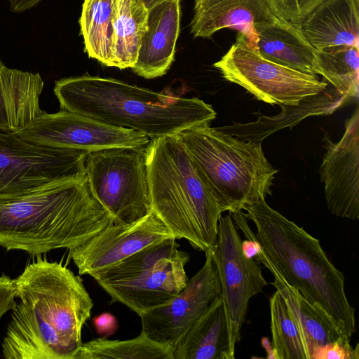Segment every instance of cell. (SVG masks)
Segmentation results:
<instances>
[{
  "mask_svg": "<svg viewBox=\"0 0 359 359\" xmlns=\"http://www.w3.org/2000/svg\"><path fill=\"white\" fill-rule=\"evenodd\" d=\"M235 347L219 294L181 337L172 353L174 359H234Z\"/></svg>",
  "mask_w": 359,
  "mask_h": 359,
  "instance_id": "obj_19",
  "label": "cell"
},
{
  "mask_svg": "<svg viewBox=\"0 0 359 359\" xmlns=\"http://www.w3.org/2000/svg\"><path fill=\"white\" fill-rule=\"evenodd\" d=\"M269 302L273 358L311 359L302 334L278 290Z\"/></svg>",
  "mask_w": 359,
  "mask_h": 359,
  "instance_id": "obj_28",
  "label": "cell"
},
{
  "mask_svg": "<svg viewBox=\"0 0 359 359\" xmlns=\"http://www.w3.org/2000/svg\"><path fill=\"white\" fill-rule=\"evenodd\" d=\"M227 81L238 84L257 100L271 104L297 105L304 98L326 89L328 83L317 75L304 73L260 55L245 35L236 40L213 64Z\"/></svg>",
  "mask_w": 359,
  "mask_h": 359,
  "instance_id": "obj_9",
  "label": "cell"
},
{
  "mask_svg": "<svg viewBox=\"0 0 359 359\" xmlns=\"http://www.w3.org/2000/svg\"><path fill=\"white\" fill-rule=\"evenodd\" d=\"M15 304V286L14 280L3 274L0 276V320Z\"/></svg>",
  "mask_w": 359,
  "mask_h": 359,
  "instance_id": "obj_31",
  "label": "cell"
},
{
  "mask_svg": "<svg viewBox=\"0 0 359 359\" xmlns=\"http://www.w3.org/2000/svg\"><path fill=\"white\" fill-rule=\"evenodd\" d=\"M43 88L39 74L8 68L0 60V131L17 133L41 115Z\"/></svg>",
  "mask_w": 359,
  "mask_h": 359,
  "instance_id": "obj_18",
  "label": "cell"
},
{
  "mask_svg": "<svg viewBox=\"0 0 359 359\" xmlns=\"http://www.w3.org/2000/svg\"><path fill=\"white\" fill-rule=\"evenodd\" d=\"M144 148L112 147L87 154L90 189L114 224L132 223L152 211Z\"/></svg>",
  "mask_w": 359,
  "mask_h": 359,
  "instance_id": "obj_8",
  "label": "cell"
},
{
  "mask_svg": "<svg viewBox=\"0 0 359 359\" xmlns=\"http://www.w3.org/2000/svg\"><path fill=\"white\" fill-rule=\"evenodd\" d=\"M279 18L267 0H194L191 33L195 38H210L220 29H233L255 48L256 28Z\"/></svg>",
  "mask_w": 359,
  "mask_h": 359,
  "instance_id": "obj_16",
  "label": "cell"
},
{
  "mask_svg": "<svg viewBox=\"0 0 359 359\" xmlns=\"http://www.w3.org/2000/svg\"><path fill=\"white\" fill-rule=\"evenodd\" d=\"M134 1H136V2H140V3L143 4L144 5V6L148 10H149L150 8L154 7V6L158 4L161 3V2H163L165 1H168V0H134Z\"/></svg>",
  "mask_w": 359,
  "mask_h": 359,
  "instance_id": "obj_34",
  "label": "cell"
},
{
  "mask_svg": "<svg viewBox=\"0 0 359 359\" xmlns=\"http://www.w3.org/2000/svg\"><path fill=\"white\" fill-rule=\"evenodd\" d=\"M93 323L97 334L104 337L113 334L118 328V321L110 313H103L93 319Z\"/></svg>",
  "mask_w": 359,
  "mask_h": 359,
  "instance_id": "obj_32",
  "label": "cell"
},
{
  "mask_svg": "<svg viewBox=\"0 0 359 359\" xmlns=\"http://www.w3.org/2000/svg\"><path fill=\"white\" fill-rule=\"evenodd\" d=\"M174 238L150 245L90 276L109 295L138 316L174 298L187 285L189 255Z\"/></svg>",
  "mask_w": 359,
  "mask_h": 359,
  "instance_id": "obj_7",
  "label": "cell"
},
{
  "mask_svg": "<svg viewBox=\"0 0 359 359\" xmlns=\"http://www.w3.org/2000/svg\"><path fill=\"white\" fill-rule=\"evenodd\" d=\"M243 210L256 227L260 245L257 260L275 271L351 339L355 331V309L345 292L343 273L330 260L319 240L271 208L265 199Z\"/></svg>",
  "mask_w": 359,
  "mask_h": 359,
  "instance_id": "obj_4",
  "label": "cell"
},
{
  "mask_svg": "<svg viewBox=\"0 0 359 359\" xmlns=\"http://www.w3.org/2000/svg\"><path fill=\"white\" fill-rule=\"evenodd\" d=\"M255 48L264 58L304 73L317 75V50L301 24L279 18L256 28Z\"/></svg>",
  "mask_w": 359,
  "mask_h": 359,
  "instance_id": "obj_20",
  "label": "cell"
},
{
  "mask_svg": "<svg viewBox=\"0 0 359 359\" xmlns=\"http://www.w3.org/2000/svg\"><path fill=\"white\" fill-rule=\"evenodd\" d=\"M11 11L20 13L36 6L42 0H8Z\"/></svg>",
  "mask_w": 359,
  "mask_h": 359,
  "instance_id": "obj_33",
  "label": "cell"
},
{
  "mask_svg": "<svg viewBox=\"0 0 359 359\" xmlns=\"http://www.w3.org/2000/svg\"><path fill=\"white\" fill-rule=\"evenodd\" d=\"M337 142H330L320 168L329 210L353 220L359 217V109L345 122Z\"/></svg>",
  "mask_w": 359,
  "mask_h": 359,
  "instance_id": "obj_15",
  "label": "cell"
},
{
  "mask_svg": "<svg viewBox=\"0 0 359 359\" xmlns=\"http://www.w3.org/2000/svg\"><path fill=\"white\" fill-rule=\"evenodd\" d=\"M74 359H174L172 350L140 332L135 338L112 340L104 337L82 343Z\"/></svg>",
  "mask_w": 359,
  "mask_h": 359,
  "instance_id": "obj_26",
  "label": "cell"
},
{
  "mask_svg": "<svg viewBox=\"0 0 359 359\" xmlns=\"http://www.w3.org/2000/svg\"><path fill=\"white\" fill-rule=\"evenodd\" d=\"M15 133L37 145L87 152L112 147L144 148L151 141L149 137L134 130L62 109L53 114L44 111Z\"/></svg>",
  "mask_w": 359,
  "mask_h": 359,
  "instance_id": "obj_12",
  "label": "cell"
},
{
  "mask_svg": "<svg viewBox=\"0 0 359 359\" xmlns=\"http://www.w3.org/2000/svg\"><path fill=\"white\" fill-rule=\"evenodd\" d=\"M114 223L97 201L86 176L45 185L15 196H0V246L40 255L71 249Z\"/></svg>",
  "mask_w": 359,
  "mask_h": 359,
  "instance_id": "obj_2",
  "label": "cell"
},
{
  "mask_svg": "<svg viewBox=\"0 0 359 359\" xmlns=\"http://www.w3.org/2000/svg\"><path fill=\"white\" fill-rule=\"evenodd\" d=\"M15 304L1 344L6 359H74L93 303L82 280L39 259L14 280Z\"/></svg>",
  "mask_w": 359,
  "mask_h": 359,
  "instance_id": "obj_1",
  "label": "cell"
},
{
  "mask_svg": "<svg viewBox=\"0 0 359 359\" xmlns=\"http://www.w3.org/2000/svg\"><path fill=\"white\" fill-rule=\"evenodd\" d=\"M113 11V0H84L79 20L85 52L108 67H115Z\"/></svg>",
  "mask_w": 359,
  "mask_h": 359,
  "instance_id": "obj_25",
  "label": "cell"
},
{
  "mask_svg": "<svg viewBox=\"0 0 359 359\" xmlns=\"http://www.w3.org/2000/svg\"><path fill=\"white\" fill-rule=\"evenodd\" d=\"M273 11L280 18L301 24L325 0H267Z\"/></svg>",
  "mask_w": 359,
  "mask_h": 359,
  "instance_id": "obj_29",
  "label": "cell"
},
{
  "mask_svg": "<svg viewBox=\"0 0 359 359\" xmlns=\"http://www.w3.org/2000/svg\"><path fill=\"white\" fill-rule=\"evenodd\" d=\"M113 6L115 67L132 68L147 29L149 10L134 0H113Z\"/></svg>",
  "mask_w": 359,
  "mask_h": 359,
  "instance_id": "obj_24",
  "label": "cell"
},
{
  "mask_svg": "<svg viewBox=\"0 0 359 359\" xmlns=\"http://www.w3.org/2000/svg\"><path fill=\"white\" fill-rule=\"evenodd\" d=\"M172 238L168 228L152 210L132 223L109 224L87 242L69 249V256L80 275L90 276L150 245Z\"/></svg>",
  "mask_w": 359,
  "mask_h": 359,
  "instance_id": "obj_14",
  "label": "cell"
},
{
  "mask_svg": "<svg viewBox=\"0 0 359 359\" xmlns=\"http://www.w3.org/2000/svg\"><path fill=\"white\" fill-rule=\"evenodd\" d=\"M301 25L316 50L341 46L359 48V0H325Z\"/></svg>",
  "mask_w": 359,
  "mask_h": 359,
  "instance_id": "obj_21",
  "label": "cell"
},
{
  "mask_svg": "<svg viewBox=\"0 0 359 359\" xmlns=\"http://www.w3.org/2000/svg\"><path fill=\"white\" fill-rule=\"evenodd\" d=\"M347 99L339 94L332 86L317 95L304 98L297 105H280L281 114L274 116H260L256 121L234 123L218 128L220 130L243 140L261 142L273 133L290 127L288 116L295 125L311 116L327 115L341 107Z\"/></svg>",
  "mask_w": 359,
  "mask_h": 359,
  "instance_id": "obj_22",
  "label": "cell"
},
{
  "mask_svg": "<svg viewBox=\"0 0 359 359\" xmlns=\"http://www.w3.org/2000/svg\"><path fill=\"white\" fill-rule=\"evenodd\" d=\"M269 271L274 277L272 284L283 298L309 349L311 359H313L320 348L343 334L323 311L306 301L275 271Z\"/></svg>",
  "mask_w": 359,
  "mask_h": 359,
  "instance_id": "obj_23",
  "label": "cell"
},
{
  "mask_svg": "<svg viewBox=\"0 0 359 359\" xmlns=\"http://www.w3.org/2000/svg\"><path fill=\"white\" fill-rule=\"evenodd\" d=\"M241 243L230 212L222 216L217 241L210 252L218 272L220 295L234 345L241 341V327L250 298L262 292L268 284L257 263L243 253Z\"/></svg>",
  "mask_w": 359,
  "mask_h": 359,
  "instance_id": "obj_11",
  "label": "cell"
},
{
  "mask_svg": "<svg viewBox=\"0 0 359 359\" xmlns=\"http://www.w3.org/2000/svg\"><path fill=\"white\" fill-rule=\"evenodd\" d=\"M180 1H165L149 10L147 29L131 68L140 76L148 79L162 76L174 61L180 33Z\"/></svg>",
  "mask_w": 359,
  "mask_h": 359,
  "instance_id": "obj_17",
  "label": "cell"
},
{
  "mask_svg": "<svg viewBox=\"0 0 359 359\" xmlns=\"http://www.w3.org/2000/svg\"><path fill=\"white\" fill-rule=\"evenodd\" d=\"M88 152L37 145L0 131V196L35 191L55 182L83 178Z\"/></svg>",
  "mask_w": 359,
  "mask_h": 359,
  "instance_id": "obj_10",
  "label": "cell"
},
{
  "mask_svg": "<svg viewBox=\"0 0 359 359\" xmlns=\"http://www.w3.org/2000/svg\"><path fill=\"white\" fill-rule=\"evenodd\" d=\"M349 341L348 337L341 335L334 341L320 348L313 359H358V344L353 348Z\"/></svg>",
  "mask_w": 359,
  "mask_h": 359,
  "instance_id": "obj_30",
  "label": "cell"
},
{
  "mask_svg": "<svg viewBox=\"0 0 359 359\" xmlns=\"http://www.w3.org/2000/svg\"><path fill=\"white\" fill-rule=\"evenodd\" d=\"M152 210L175 239L212 252L222 212L177 135L151 140L144 149Z\"/></svg>",
  "mask_w": 359,
  "mask_h": 359,
  "instance_id": "obj_5",
  "label": "cell"
},
{
  "mask_svg": "<svg viewBox=\"0 0 359 359\" xmlns=\"http://www.w3.org/2000/svg\"><path fill=\"white\" fill-rule=\"evenodd\" d=\"M262 341V344L263 347L267 348V347L269 346V343H268V341H266V338H263ZM267 358H273V351H272V348L269 349L268 348V355H267Z\"/></svg>",
  "mask_w": 359,
  "mask_h": 359,
  "instance_id": "obj_35",
  "label": "cell"
},
{
  "mask_svg": "<svg viewBox=\"0 0 359 359\" xmlns=\"http://www.w3.org/2000/svg\"><path fill=\"white\" fill-rule=\"evenodd\" d=\"M177 136L222 212L243 210L271 194L278 170L265 157L261 142L241 140L209 126Z\"/></svg>",
  "mask_w": 359,
  "mask_h": 359,
  "instance_id": "obj_6",
  "label": "cell"
},
{
  "mask_svg": "<svg viewBox=\"0 0 359 359\" xmlns=\"http://www.w3.org/2000/svg\"><path fill=\"white\" fill-rule=\"evenodd\" d=\"M205 254L203 266L174 298L139 316L141 332L172 351L181 337L221 293L211 252Z\"/></svg>",
  "mask_w": 359,
  "mask_h": 359,
  "instance_id": "obj_13",
  "label": "cell"
},
{
  "mask_svg": "<svg viewBox=\"0 0 359 359\" xmlns=\"http://www.w3.org/2000/svg\"><path fill=\"white\" fill-rule=\"evenodd\" d=\"M60 109L142 133L151 140L209 126L213 107L197 97L175 96L113 78L81 76L55 82Z\"/></svg>",
  "mask_w": 359,
  "mask_h": 359,
  "instance_id": "obj_3",
  "label": "cell"
},
{
  "mask_svg": "<svg viewBox=\"0 0 359 359\" xmlns=\"http://www.w3.org/2000/svg\"><path fill=\"white\" fill-rule=\"evenodd\" d=\"M358 52L349 46L317 50V74L346 99L358 95Z\"/></svg>",
  "mask_w": 359,
  "mask_h": 359,
  "instance_id": "obj_27",
  "label": "cell"
}]
</instances>
